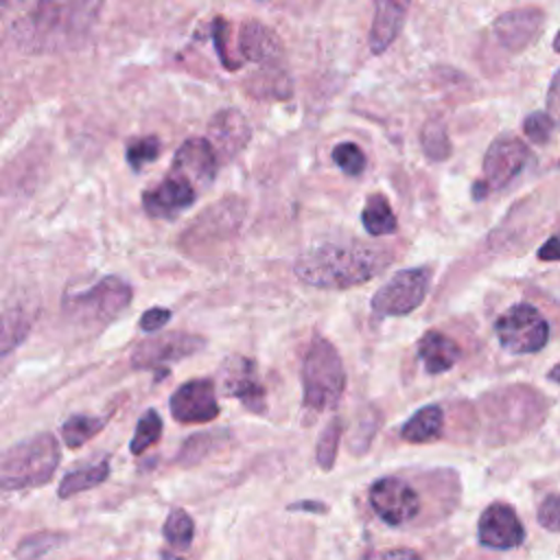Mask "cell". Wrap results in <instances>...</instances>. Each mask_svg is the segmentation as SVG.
Wrapping results in <instances>:
<instances>
[{
  "label": "cell",
  "instance_id": "1",
  "mask_svg": "<svg viewBox=\"0 0 560 560\" xmlns=\"http://www.w3.org/2000/svg\"><path fill=\"white\" fill-rule=\"evenodd\" d=\"M103 4L105 0H4V20L20 48L52 52L83 42Z\"/></svg>",
  "mask_w": 560,
  "mask_h": 560
},
{
  "label": "cell",
  "instance_id": "2",
  "mask_svg": "<svg viewBox=\"0 0 560 560\" xmlns=\"http://www.w3.org/2000/svg\"><path fill=\"white\" fill-rule=\"evenodd\" d=\"M383 265H387V258L378 249L359 243H324L295 260V273L306 284L319 289H350L374 278Z\"/></svg>",
  "mask_w": 560,
  "mask_h": 560
},
{
  "label": "cell",
  "instance_id": "3",
  "mask_svg": "<svg viewBox=\"0 0 560 560\" xmlns=\"http://www.w3.org/2000/svg\"><path fill=\"white\" fill-rule=\"evenodd\" d=\"M59 446L52 433H35L2 453L0 483L4 490L44 486L57 470Z\"/></svg>",
  "mask_w": 560,
  "mask_h": 560
},
{
  "label": "cell",
  "instance_id": "4",
  "mask_svg": "<svg viewBox=\"0 0 560 560\" xmlns=\"http://www.w3.org/2000/svg\"><path fill=\"white\" fill-rule=\"evenodd\" d=\"M346 387V372L339 352L324 337H315L302 363L304 409L313 413L337 407Z\"/></svg>",
  "mask_w": 560,
  "mask_h": 560
},
{
  "label": "cell",
  "instance_id": "5",
  "mask_svg": "<svg viewBox=\"0 0 560 560\" xmlns=\"http://www.w3.org/2000/svg\"><path fill=\"white\" fill-rule=\"evenodd\" d=\"M131 302V287L118 276H105L85 291L63 300V311L83 324H109Z\"/></svg>",
  "mask_w": 560,
  "mask_h": 560
},
{
  "label": "cell",
  "instance_id": "6",
  "mask_svg": "<svg viewBox=\"0 0 560 560\" xmlns=\"http://www.w3.org/2000/svg\"><path fill=\"white\" fill-rule=\"evenodd\" d=\"M532 160V153L516 136H499L490 142L483 155V179L475 182L472 197L481 199L490 190L508 186Z\"/></svg>",
  "mask_w": 560,
  "mask_h": 560
},
{
  "label": "cell",
  "instance_id": "7",
  "mask_svg": "<svg viewBox=\"0 0 560 560\" xmlns=\"http://www.w3.org/2000/svg\"><path fill=\"white\" fill-rule=\"evenodd\" d=\"M494 332L508 352L532 354L545 348L549 339V324L538 313V308L529 304H516L497 319Z\"/></svg>",
  "mask_w": 560,
  "mask_h": 560
},
{
  "label": "cell",
  "instance_id": "8",
  "mask_svg": "<svg viewBox=\"0 0 560 560\" xmlns=\"http://www.w3.org/2000/svg\"><path fill=\"white\" fill-rule=\"evenodd\" d=\"M431 284V269L429 267H411L394 273L374 295H372V311L378 315H407L416 311Z\"/></svg>",
  "mask_w": 560,
  "mask_h": 560
},
{
  "label": "cell",
  "instance_id": "9",
  "mask_svg": "<svg viewBox=\"0 0 560 560\" xmlns=\"http://www.w3.org/2000/svg\"><path fill=\"white\" fill-rule=\"evenodd\" d=\"M370 505L387 525H402L420 512V497L407 481L383 477L370 486Z\"/></svg>",
  "mask_w": 560,
  "mask_h": 560
},
{
  "label": "cell",
  "instance_id": "10",
  "mask_svg": "<svg viewBox=\"0 0 560 560\" xmlns=\"http://www.w3.org/2000/svg\"><path fill=\"white\" fill-rule=\"evenodd\" d=\"M203 346L206 341L199 335L166 332V335L140 341L131 352V365L138 370L162 368L164 363H173L199 352Z\"/></svg>",
  "mask_w": 560,
  "mask_h": 560
},
{
  "label": "cell",
  "instance_id": "11",
  "mask_svg": "<svg viewBox=\"0 0 560 560\" xmlns=\"http://www.w3.org/2000/svg\"><path fill=\"white\" fill-rule=\"evenodd\" d=\"M171 413L184 424H203L219 416V402L212 378H192L171 396Z\"/></svg>",
  "mask_w": 560,
  "mask_h": 560
},
{
  "label": "cell",
  "instance_id": "12",
  "mask_svg": "<svg viewBox=\"0 0 560 560\" xmlns=\"http://www.w3.org/2000/svg\"><path fill=\"white\" fill-rule=\"evenodd\" d=\"M221 389L238 398L249 411L254 413H265L267 402H265V387L258 381L256 363L247 357H230L221 365Z\"/></svg>",
  "mask_w": 560,
  "mask_h": 560
},
{
  "label": "cell",
  "instance_id": "13",
  "mask_svg": "<svg viewBox=\"0 0 560 560\" xmlns=\"http://www.w3.org/2000/svg\"><path fill=\"white\" fill-rule=\"evenodd\" d=\"M542 24H545L542 9L521 7L508 13H501L492 24V33L505 50L521 52L538 37V33L542 31Z\"/></svg>",
  "mask_w": 560,
  "mask_h": 560
},
{
  "label": "cell",
  "instance_id": "14",
  "mask_svg": "<svg viewBox=\"0 0 560 560\" xmlns=\"http://www.w3.org/2000/svg\"><path fill=\"white\" fill-rule=\"evenodd\" d=\"M195 199H197V186L188 177L171 171L158 186L149 188L142 195V206L151 217L171 219L177 212L192 206Z\"/></svg>",
  "mask_w": 560,
  "mask_h": 560
},
{
  "label": "cell",
  "instance_id": "15",
  "mask_svg": "<svg viewBox=\"0 0 560 560\" xmlns=\"http://www.w3.org/2000/svg\"><path fill=\"white\" fill-rule=\"evenodd\" d=\"M479 542L492 549H514L525 538V527L508 503H492L479 516Z\"/></svg>",
  "mask_w": 560,
  "mask_h": 560
},
{
  "label": "cell",
  "instance_id": "16",
  "mask_svg": "<svg viewBox=\"0 0 560 560\" xmlns=\"http://www.w3.org/2000/svg\"><path fill=\"white\" fill-rule=\"evenodd\" d=\"M252 138L249 120L238 109H221L208 122V140L219 158L232 160L238 155Z\"/></svg>",
  "mask_w": 560,
  "mask_h": 560
},
{
  "label": "cell",
  "instance_id": "17",
  "mask_svg": "<svg viewBox=\"0 0 560 560\" xmlns=\"http://www.w3.org/2000/svg\"><path fill=\"white\" fill-rule=\"evenodd\" d=\"M217 164H219V155L212 149L210 140L188 138L177 149L171 171L188 177L199 190V186H208L214 179Z\"/></svg>",
  "mask_w": 560,
  "mask_h": 560
},
{
  "label": "cell",
  "instance_id": "18",
  "mask_svg": "<svg viewBox=\"0 0 560 560\" xmlns=\"http://www.w3.org/2000/svg\"><path fill=\"white\" fill-rule=\"evenodd\" d=\"M238 55L252 63L271 66L282 57V42L273 28L258 20H245L238 31Z\"/></svg>",
  "mask_w": 560,
  "mask_h": 560
},
{
  "label": "cell",
  "instance_id": "19",
  "mask_svg": "<svg viewBox=\"0 0 560 560\" xmlns=\"http://www.w3.org/2000/svg\"><path fill=\"white\" fill-rule=\"evenodd\" d=\"M411 0H374V22L370 28V50L385 52L398 37Z\"/></svg>",
  "mask_w": 560,
  "mask_h": 560
},
{
  "label": "cell",
  "instance_id": "20",
  "mask_svg": "<svg viewBox=\"0 0 560 560\" xmlns=\"http://www.w3.org/2000/svg\"><path fill=\"white\" fill-rule=\"evenodd\" d=\"M418 354H420V359L424 363V370L429 374H442V372L451 370L457 363L462 350L444 332L429 330L418 341Z\"/></svg>",
  "mask_w": 560,
  "mask_h": 560
},
{
  "label": "cell",
  "instance_id": "21",
  "mask_svg": "<svg viewBox=\"0 0 560 560\" xmlns=\"http://www.w3.org/2000/svg\"><path fill=\"white\" fill-rule=\"evenodd\" d=\"M444 427V411L440 405L420 407L402 427L400 438L409 444H427L442 435Z\"/></svg>",
  "mask_w": 560,
  "mask_h": 560
},
{
  "label": "cell",
  "instance_id": "22",
  "mask_svg": "<svg viewBox=\"0 0 560 560\" xmlns=\"http://www.w3.org/2000/svg\"><path fill=\"white\" fill-rule=\"evenodd\" d=\"M361 221H363V228L368 230V234H372V236L394 234L398 228L396 214H394L387 197L381 192H374L365 199Z\"/></svg>",
  "mask_w": 560,
  "mask_h": 560
},
{
  "label": "cell",
  "instance_id": "23",
  "mask_svg": "<svg viewBox=\"0 0 560 560\" xmlns=\"http://www.w3.org/2000/svg\"><path fill=\"white\" fill-rule=\"evenodd\" d=\"M109 477V462L103 459L94 466H85V468H79V470H72L68 472L61 483H59V497L61 499H68L72 494H79L83 490H90V488H96L101 486L105 479Z\"/></svg>",
  "mask_w": 560,
  "mask_h": 560
},
{
  "label": "cell",
  "instance_id": "24",
  "mask_svg": "<svg viewBox=\"0 0 560 560\" xmlns=\"http://www.w3.org/2000/svg\"><path fill=\"white\" fill-rule=\"evenodd\" d=\"M105 427L103 418L96 416H85V413H74L70 416L63 427H61V435L66 446L70 448H81L88 440H92L101 429Z\"/></svg>",
  "mask_w": 560,
  "mask_h": 560
},
{
  "label": "cell",
  "instance_id": "25",
  "mask_svg": "<svg viewBox=\"0 0 560 560\" xmlns=\"http://www.w3.org/2000/svg\"><path fill=\"white\" fill-rule=\"evenodd\" d=\"M420 144H422V151L427 153L429 160H435V162H442L451 155V140H448V133H446V127L442 120H427L422 131H420Z\"/></svg>",
  "mask_w": 560,
  "mask_h": 560
},
{
  "label": "cell",
  "instance_id": "26",
  "mask_svg": "<svg viewBox=\"0 0 560 560\" xmlns=\"http://www.w3.org/2000/svg\"><path fill=\"white\" fill-rule=\"evenodd\" d=\"M192 532H195V523L188 516V512H184L182 508H175L168 512L164 523V538L171 547L179 551L188 549L192 542Z\"/></svg>",
  "mask_w": 560,
  "mask_h": 560
},
{
  "label": "cell",
  "instance_id": "27",
  "mask_svg": "<svg viewBox=\"0 0 560 560\" xmlns=\"http://www.w3.org/2000/svg\"><path fill=\"white\" fill-rule=\"evenodd\" d=\"M162 438V418L155 409H147L144 416L136 424V433L131 438V453L140 455L149 446H153Z\"/></svg>",
  "mask_w": 560,
  "mask_h": 560
},
{
  "label": "cell",
  "instance_id": "28",
  "mask_svg": "<svg viewBox=\"0 0 560 560\" xmlns=\"http://www.w3.org/2000/svg\"><path fill=\"white\" fill-rule=\"evenodd\" d=\"M63 542L61 534H52V532H37L26 536L18 547H15V558L18 560H39L44 558L50 549H55L57 545Z\"/></svg>",
  "mask_w": 560,
  "mask_h": 560
},
{
  "label": "cell",
  "instance_id": "29",
  "mask_svg": "<svg viewBox=\"0 0 560 560\" xmlns=\"http://www.w3.org/2000/svg\"><path fill=\"white\" fill-rule=\"evenodd\" d=\"M341 431H343V422L341 418H332L326 429L322 431L319 440H317V464L324 468V470H330L335 466V459H337V448H339V440H341Z\"/></svg>",
  "mask_w": 560,
  "mask_h": 560
},
{
  "label": "cell",
  "instance_id": "30",
  "mask_svg": "<svg viewBox=\"0 0 560 560\" xmlns=\"http://www.w3.org/2000/svg\"><path fill=\"white\" fill-rule=\"evenodd\" d=\"M247 90L254 96H273V98H287L291 94V81L284 70H280L273 79H269V68L254 77L247 85Z\"/></svg>",
  "mask_w": 560,
  "mask_h": 560
},
{
  "label": "cell",
  "instance_id": "31",
  "mask_svg": "<svg viewBox=\"0 0 560 560\" xmlns=\"http://www.w3.org/2000/svg\"><path fill=\"white\" fill-rule=\"evenodd\" d=\"M332 162L350 177H357L365 171V155L354 142H339L332 149Z\"/></svg>",
  "mask_w": 560,
  "mask_h": 560
},
{
  "label": "cell",
  "instance_id": "32",
  "mask_svg": "<svg viewBox=\"0 0 560 560\" xmlns=\"http://www.w3.org/2000/svg\"><path fill=\"white\" fill-rule=\"evenodd\" d=\"M162 144L155 136H144V138H136L127 144V162L131 168H142L149 162H153L160 153Z\"/></svg>",
  "mask_w": 560,
  "mask_h": 560
},
{
  "label": "cell",
  "instance_id": "33",
  "mask_svg": "<svg viewBox=\"0 0 560 560\" xmlns=\"http://www.w3.org/2000/svg\"><path fill=\"white\" fill-rule=\"evenodd\" d=\"M553 120L547 112H534L525 118L523 122V131L525 136L532 140V142H538V144H545L551 136V129H553Z\"/></svg>",
  "mask_w": 560,
  "mask_h": 560
},
{
  "label": "cell",
  "instance_id": "34",
  "mask_svg": "<svg viewBox=\"0 0 560 560\" xmlns=\"http://www.w3.org/2000/svg\"><path fill=\"white\" fill-rule=\"evenodd\" d=\"M538 523L549 532H560V494H549L540 503Z\"/></svg>",
  "mask_w": 560,
  "mask_h": 560
},
{
  "label": "cell",
  "instance_id": "35",
  "mask_svg": "<svg viewBox=\"0 0 560 560\" xmlns=\"http://www.w3.org/2000/svg\"><path fill=\"white\" fill-rule=\"evenodd\" d=\"M168 319H171V311H168V308L153 306V308H149V311L142 313V317H140V328H142L144 332H153V330L162 328Z\"/></svg>",
  "mask_w": 560,
  "mask_h": 560
},
{
  "label": "cell",
  "instance_id": "36",
  "mask_svg": "<svg viewBox=\"0 0 560 560\" xmlns=\"http://www.w3.org/2000/svg\"><path fill=\"white\" fill-rule=\"evenodd\" d=\"M547 114L560 127V70L553 74L547 90Z\"/></svg>",
  "mask_w": 560,
  "mask_h": 560
},
{
  "label": "cell",
  "instance_id": "37",
  "mask_svg": "<svg viewBox=\"0 0 560 560\" xmlns=\"http://www.w3.org/2000/svg\"><path fill=\"white\" fill-rule=\"evenodd\" d=\"M363 560H420V556L411 549H387V551H370Z\"/></svg>",
  "mask_w": 560,
  "mask_h": 560
},
{
  "label": "cell",
  "instance_id": "38",
  "mask_svg": "<svg viewBox=\"0 0 560 560\" xmlns=\"http://www.w3.org/2000/svg\"><path fill=\"white\" fill-rule=\"evenodd\" d=\"M540 260H560V234L547 238L538 249Z\"/></svg>",
  "mask_w": 560,
  "mask_h": 560
},
{
  "label": "cell",
  "instance_id": "39",
  "mask_svg": "<svg viewBox=\"0 0 560 560\" xmlns=\"http://www.w3.org/2000/svg\"><path fill=\"white\" fill-rule=\"evenodd\" d=\"M289 510H313V512H326V505L319 501H304V503H293Z\"/></svg>",
  "mask_w": 560,
  "mask_h": 560
},
{
  "label": "cell",
  "instance_id": "40",
  "mask_svg": "<svg viewBox=\"0 0 560 560\" xmlns=\"http://www.w3.org/2000/svg\"><path fill=\"white\" fill-rule=\"evenodd\" d=\"M549 378H551V381H556V383H560V363H558L556 368H551V372H549Z\"/></svg>",
  "mask_w": 560,
  "mask_h": 560
},
{
  "label": "cell",
  "instance_id": "41",
  "mask_svg": "<svg viewBox=\"0 0 560 560\" xmlns=\"http://www.w3.org/2000/svg\"><path fill=\"white\" fill-rule=\"evenodd\" d=\"M162 560H182V558L175 556V553H171V551H164V553H162Z\"/></svg>",
  "mask_w": 560,
  "mask_h": 560
},
{
  "label": "cell",
  "instance_id": "42",
  "mask_svg": "<svg viewBox=\"0 0 560 560\" xmlns=\"http://www.w3.org/2000/svg\"><path fill=\"white\" fill-rule=\"evenodd\" d=\"M553 50L560 52V31H558V35H556V39H553Z\"/></svg>",
  "mask_w": 560,
  "mask_h": 560
}]
</instances>
